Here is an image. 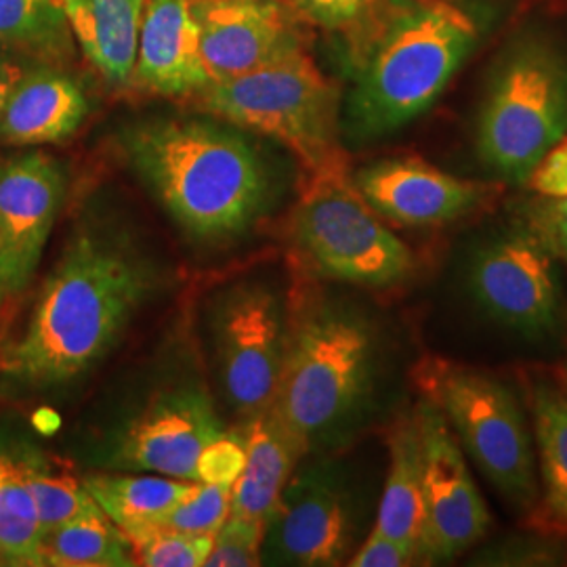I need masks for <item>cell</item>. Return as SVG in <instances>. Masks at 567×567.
<instances>
[{
    "label": "cell",
    "mask_w": 567,
    "mask_h": 567,
    "mask_svg": "<svg viewBox=\"0 0 567 567\" xmlns=\"http://www.w3.org/2000/svg\"><path fill=\"white\" fill-rule=\"evenodd\" d=\"M154 288V271L128 246L82 229L42 286L4 370L28 385L76 379L112 349Z\"/></svg>",
    "instance_id": "7a4b0ae2"
},
{
    "label": "cell",
    "mask_w": 567,
    "mask_h": 567,
    "mask_svg": "<svg viewBox=\"0 0 567 567\" xmlns=\"http://www.w3.org/2000/svg\"><path fill=\"white\" fill-rule=\"evenodd\" d=\"M353 177L358 192L383 219L404 227L454 224L486 206L496 185L461 179L421 158H386Z\"/></svg>",
    "instance_id": "2e32d148"
},
{
    "label": "cell",
    "mask_w": 567,
    "mask_h": 567,
    "mask_svg": "<svg viewBox=\"0 0 567 567\" xmlns=\"http://www.w3.org/2000/svg\"><path fill=\"white\" fill-rule=\"evenodd\" d=\"M65 194L61 164L44 152L0 161V303L30 286Z\"/></svg>",
    "instance_id": "7c38bea8"
},
{
    "label": "cell",
    "mask_w": 567,
    "mask_h": 567,
    "mask_svg": "<svg viewBox=\"0 0 567 567\" xmlns=\"http://www.w3.org/2000/svg\"><path fill=\"white\" fill-rule=\"evenodd\" d=\"M74 37L58 0H0V47L41 63H60Z\"/></svg>",
    "instance_id": "cb8c5ba5"
},
{
    "label": "cell",
    "mask_w": 567,
    "mask_h": 567,
    "mask_svg": "<svg viewBox=\"0 0 567 567\" xmlns=\"http://www.w3.org/2000/svg\"><path fill=\"white\" fill-rule=\"evenodd\" d=\"M374 364L377 339L358 311L328 301L307 305L286 326L271 408L309 452L364 404Z\"/></svg>",
    "instance_id": "277c9868"
},
{
    "label": "cell",
    "mask_w": 567,
    "mask_h": 567,
    "mask_svg": "<svg viewBox=\"0 0 567 567\" xmlns=\"http://www.w3.org/2000/svg\"><path fill=\"white\" fill-rule=\"evenodd\" d=\"M124 145L135 171L192 238H234L267 208L271 182L264 161L224 124L142 122L126 133Z\"/></svg>",
    "instance_id": "3957f363"
},
{
    "label": "cell",
    "mask_w": 567,
    "mask_h": 567,
    "mask_svg": "<svg viewBox=\"0 0 567 567\" xmlns=\"http://www.w3.org/2000/svg\"><path fill=\"white\" fill-rule=\"evenodd\" d=\"M246 463L244 435L221 433L198 456L196 477L203 484L234 486Z\"/></svg>",
    "instance_id": "1f68e13d"
},
{
    "label": "cell",
    "mask_w": 567,
    "mask_h": 567,
    "mask_svg": "<svg viewBox=\"0 0 567 567\" xmlns=\"http://www.w3.org/2000/svg\"><path fill=\"white\" fill-rule=\"evenodd\" d=\"M307 23L326 30H344L358 20L374 0H288Z\"/></svg>",
    "instance_id": "836d02e7"
},
{
    "label": "cell",
    "mask_w": 567,
    "mask_h": 567,
    "mask_svg": "<svg viewBox=\"0 0 567 567\" xmlns=\"http://www.w3.org/2000/svg\"><path fill=\"white\" fill-rule=\"evenodd\" d=\"M419 555L402 543L389 538L381 529L372 527L362 547L351 553L347 566L349 567H405L416 566Z\"/></svg>",
    "instance_id": "d6a6232c"
},
{
    "label": "cell",
    "mask_w": 567,
    "mask_h": 567,
    "mask_svg": "<svg viewBox=\"0 0 567 567\" xmlns=\"http://www.w3.org/2000/svg\"><path fill=\"white\" fill-rule=\"evenodd\" d=\"M20 461L25 482L37 503L42 534L74 519L103 515L102 508L95 503L84 482H79L76 477L70 475H58L42 466L39 461Z\"/></svg>",
    "instance_id": "4316f807"
},
{
    "label": "cell",
    "mask_w": 567,
    "mask_h": 567,
    "mask_svg": "<svg viewBox=\"0 0 567 567\" xmlns=\"http://www.w3.org/2000/svg\"><path fill=\"white\" fill-rule=\"evenodd\" d=\"M423 440L416 412L412 410L389 431V471L374 527L412 548L423 564Z\"/></svg>",
    "instance_id": "44dd1931"
},
{
    "label": "cell",
    "mask_w": 567,
    "mask_h": 567,
    "mask_svg": "<svg viewBox=\"0 0 567 567\" xmlns=\"http://www.w3.org/2000/svg\"><path fill=\"white\" fill-rule=\"evenodd\" d=\"M341 32L351 82L341 131L353 142L423 116L477 44L473 20L447 0H374Z\"/></svg>",
    "instance_id": "6da1fadb"
},
{
    "label": "cell",
    "mask_w": 567,
    "mask_h": 567,
    "mask_svg": "<svg viewBox=\"0 0 567 567\" xmlns=\"http://www.w3.org/2000/svg\"><path fill=\"white\" fill-rule=\"evenodd\" d=\"M468 292L496 324L524 337L550 332L561 311L555 257L526 225L494 234L471 255Z\"/></svg>",
    "instance_id": "9c48e42d"
},
{
    "label": "cell",
    "mask_w": 567,
    "mask_h": 567,
    "mask_svg": "<svg viewBox=\"0 0 567 567\" xmlns=\"http://www.w3.org/2000/svg\"><path fill=\"white\" fill-rule=\"evenodd\" d=\"M210 81L234 79L307 49L303 18L288 0H192Z\"/></svg>",
    "instance_id": "5bb4252c"
},
{
    "label": "cell",
    "mask_w": 567,
    "mask_h": 567,
    "mask_svg": "<svg viewBox=\"0 0 567 567\" xmlns=\"http://www.w3.org/2000/svg\"><path fill=\"white\" fill-rule=\"evenodd\" d=\"M292 240L318 276L368 288L408 280L414 255L358 192L347 163L305 173Z\"/></svg>",
    "instance_id": "52a82bcc"
},
{
    "label": "cell",
    "mask_w": 567,
    "mask_h": 567,
    "mask_svg": "<svg viewBox=\"0 0 567 567\" xmlns=\"http://www.w3.org/2000/svg\"><path fill=\"white\" fill-rule=\"evenodd\" d=\"M423 398L444 414L463 452L511 505L538 503L534 435L526 412L496 377L471 365L426 360L419 368Z\"/></svg>",
    "instance_id": "ba28073f"
},
{
    "label": "cell",
    "mask_w": 567,
    "mask_h": 567,
    "mask_svg": "<svg viewBox=\"0 0 567 567\" xmlns=\"http://www.w3.org/2000/svg\"><path fill=\"white\" fill-rule=\"evenodd\" d=\"M89 114L81 82L41 63L23 70L0 110V143L13 147L70 140Z\"/></svg>",
    "instance_id": "ac0fdd59"
},
{
    "label": "cell",
    "mask_w": 567,
    "mask_h": 567,
    "mask_svg": "<svg viewBox=\"0 0 567 567\" xmlns=\"http://www.w3.org/2000/svg\"><path fill=\"white\" fill-rule=\"evenodd\" d=\"M215 341L231 405L248 419L271 408L286 343L280 299L264 286L236 288L217 311Z\"/></svg>",
    "instance_id": "8fae6325"
},
{
    "label": "cell",
    "mask_w": 567,
    "mask_h": 567,
    "mask_svg": "<svg viewBox=\"0 0 567 567\" xmlns=\"http://www.w3.org/2000/svg\"><path fill=\"white\" fill-rule=\"evenodd\" d=\"M221 433V421L203 386H175L158 393L131 423L112 465L198 482V456Z\"/></svg>",
    "instance_id": "9a60e30c"
},
{
    "label": "cell",
    "mask_w": 567,
    "mask_h": 567,
    "mask_svg": "<svg viewBox=\"0 0 567 567\" xmlns=\"http://www.w3.org/2000/svg\"><path fill=\"white\" fill-rule=\"evenodd\" d=\"M0 305H2V303H0Z\"/></svg>",
    "instance_id": "8d00e7d4"
},
{
    "label": "cell",
    "mask_w": 567,
    "mask_h": 567,
    "mask_svg": "<svg viewBox=\"0 0 567 567\" xmlns=\"http://www.w3.org/2000/svg\"><path fill=\"white\" fill-rule=\"evenodd\" d=\"M200 482L164 475H93L84 486L100 505L103 515L133 536L156 517L185 501Z\"/></svg>",
    "instance_id": "603a6c76"
},
{
    "label": "cell",
    "mask_w": 567,
    "mask_h": 567,
    "mask_svg": "<svg viewBox=\"0 0 567 567\" xmlns=\"http://www.w3.org/2000/svg\"><path fill=\"white\" fill-rule=\"evenodd\" d=\"M246 463L231 486V513L269 524L307 447L284 425L274 408L250 416L244 435Z\"/></svg>",
    "instance_id": "d6986e66"
},
{
    "label": "cell",
    "mask_w": 567,
    "mask_h": 567,
    "mask_svg": "<svg viewBox=\"0 0 567 567\" xmlns=\"http://www.w3.org/2000/svg\"><path fill=\"white\" fill-rule=\"evenodd\" d=\"M23 70L25 68L21 65L20 61L13 60L11 55L0 53V110H2V105L7 102V95L13 89V84L20 81Z\"/></svg>",
    "instance_id": "d590c367"
},
{
    "label": "cell",
    "mask_w": 567,
    "mask_h": 567,
    "mask_svg": "<svg viewBox=\"0 0 567 567\" xmlns=\"http://www.w3.org/2000/svg\"><path fill=\"white\" fill-rule=\"evenodd\" d=\"M353 511L339 482L320 468L292 477L264 538L265 564L343 566L353 550Z\"/></svg>",
    "instance_id": "4fadbf2b"
},
{
    "label": "cell",
    "mask_w": 567,
    "mask_h": 567,
    "mask_svg": "<svg viewBox=\"0 0 567 567\" xmlns=\"http://www.w3.org/2000/svg\"><path fill=\"white\" fill-rule=\"evenodd\" d=\"M567 135V51L550 34L527 30L508 42L487 81L475 150L492 173L526 183Z\"/></svg>",
    "instance_id": "5b68a950"
},
{
    "label": "cell",
    "mask_w": 567,
    "mask_h": 567,
    "mask_svg": "<svg viewBox=\"0 0 567 567\" xmlns=\"http://www.w3.org/2000/svg\"><path fill=\"white\" fill-rule=\"evenodd\" d=\"M41 548L44 566H137L131 538L105 515L74 519L42 534Z\"/></svg>",
    "instance_id": "d4e9b609"
},
{
    "label": "cell",
    "mask_w": 567,
    "mask_h": 567,
    "mask_svg": "<svg viewBox=\"0 0 567 567\" xmlns=\"http://www.w3.org/2000/svg\"><path fill=\"white\" fill-rule=\"evenodd\" d=\"M231 513V486H215V484H198V487L182 501L179 505L156 517L152 524L135 532L131 543L143 536L168 529V532H185V534H210L224 526L225 519Z\"/></svg>",
    "instance_id": "83f0119b"
},
{
    "label": "cell",
    "mask_w": 567,
    "mask_h": 567,
    "mask_svg": "<svg viewBox=\"0 0 567 567\" xmlns=\"http://www.w3.org/2000/svg\"><path fill=\"white\" fill-rule=\"evenodd\" d=\"M532 435L538 468L540 524L567 534V391L555 381L529 383Z\"/></svg>",
    "instance_id": "7402d4cb"
},
{
    "label": "cell",
    "mask_w": 567,
    "mask_h": 567,
    "mask_svg": "<svg viewBox=\"0 0 567 567\" xmlns=\"http://www.w3.org/2000/svg\"><path fill=\"white\" fill-rule=\"evenodd\" d=\"M206 114L286 145L305 173L347 163L341 147V89L307 49L264 68L210 82L196 93Z\"/></svg>",
    "instance_id": "8992f818"
},
{
    "label": "cell",
    "mask_w": 567,
    "mask_h": 567,
    "mask_svg": "<svg viewBox=\"0 0 567 567\" xmlns=\"http://www.w3.org/2000/svg\"><path fill=\"white\" fill-rule=\"evenodd\" d=\"M84 58L114 86L133 82L143 0H58Z\"/></svg>",
    "instance_id": "ffe728a7"
},
{
    "label": "cell",
    "mask_w": 567,
    "mask_h": 567,
    "mask_svg": "<svg viewBox=\"0 0 567 567\" xmlns=\"http://www.w3.org/2000/svg\"><path fill=\"white\" fill-rule=\"evenodd\" d=\"M210 534H185L158 529L133 543L137 566L203 567L213 548Z\"/></svg>",
    "instance_id": "f1b7e54d"
},
{
    "label": "cell",
    "mask_w": 567,
    "mask_h": 567,
    "mask_svg": "<svg viewBox=\"0 0 567 567\" xmlns=\"http://www.w3.org/2000/svg\"><path fill=\"white\" fill-rule=\"evenodd\" d=\"M519 224L545 244L548 252L567 265V196H538L534 194L522 204Z\"/></svg>",
    "instance_id": "4dcf8cb0"
},
{
    "label": "cell",
    "mask_w": 567,
    "mask_h": 567,
    "mask_svg": "<svg viewBox=\"0 0 567 567\" xmlns=\"http://www.w3.org/2000/svg\"><path fill=\"white\" fill-rule=\"evenodd\" d=\"M133 82L164 97L196 95L213 82L192 0H143Z\"/></svg>",
    "instance_id": "e0dca14e"
},
{
    "label": "cell",
    "mask_w": 567,
    "mask_h": 567,
    "mask_svg": "<svg viewBox=\"0 0 567 567\" xmlns=\"http://www.w3.org/2000/svg\"><path fill=\"white\" fill-rule=\"evenodd\" d=\"M526 185L538 196H567V135L532 171Z\"/></svg>",
    "instance_id": "e575fe53"
},
{
    "label": "cell",
    "mask_w": 567,
    "mask_h": 567,
    "mask_svg": "<svg viewBox=\"0 0 567 567\" xmlns=\"http://www.w3.org/2000/svg\"><path fill=\"white\" fill-rule=\"evenodd\" d=\"M42 527L21 461L0 454V564L44 566Z\"/></svg>",
    "instance_id": "484cf974"
},
{
    "label": "cell",
    "mask_w": 567,
    "mask_h": 567,
    "mask_svg": "<svg viewBox=\"0 0 567 567\" xmlns=\"http://www.w3.org/2000/svg\"><path fill=\"white\" fill-rule=\"evenodd\" d=\"M414 412L423 440L421 559L423 564L452 561L486 538L492 515L440 408L423 398Z\"/></svg>",
    "instance_id": "30bf717a"
},
{
    "label": "cell",
    "mask_w": 567,
    "mask_h": 567,
    "mask_svg": "<svg viewBox=\"0 0 567 567\" xmlns=\"http://www.w3.org/2000/svg\"><path fill=\"white\" fill-rule=\"evenodd\" d=\"M267 524L229 515L213 538L206 567H257L264 564V538Z\"/></svg>",
    "instance_id": "f546056e"
}]
</instances>
